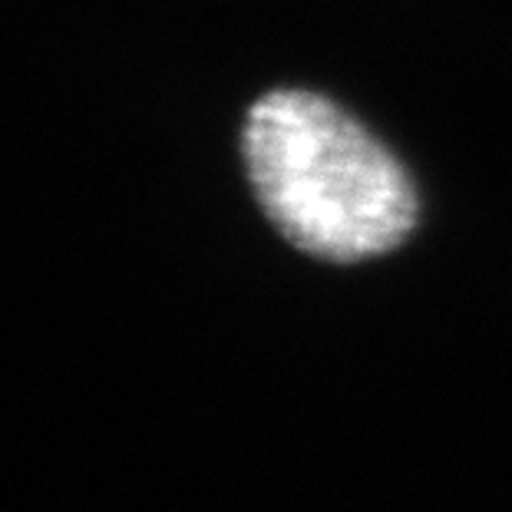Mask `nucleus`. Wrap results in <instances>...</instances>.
I'll return each instance as SVG.
<instances>
[{
	"mask_svg": "<svg viewBox=\"0 0 512 512\" xmlns=\"http://www.w3.org/2000/svg\"><path fill=\"white\" fill-rule=\"evenodd\" d=\"M242 149L271 225L314 258L384 255L417 222L400 162L324 96L268 93L248 110Z\"/></svg>",
	"mask_w": 512,
	"mask_h": 512,
	"instance_id": "f257e3e1",
	"label": "nucleus"
}]
</instances>
